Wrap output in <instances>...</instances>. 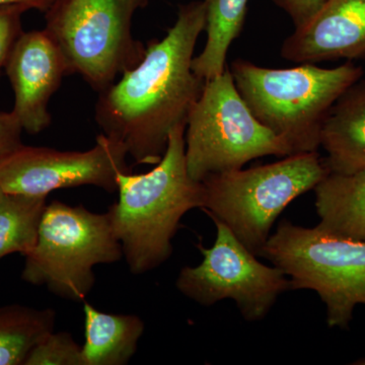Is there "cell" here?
I'll use <instances>...</instances> for the list:
<instances>
[{
  "mask_svg": "<svg viewBox=\"0 0 365 365\" xmlns=\"http://www.w3.org/2000/svg\"><path fill=\"white\" fill-rule=\"evenodd\" d=\"M148 0H56L45 13V31L59 48L68 74L93 90L114 83L145 54L132 35V20Z\"/></svg>",
  "mask_w": 365,
  "mask_h": 365,
  "instance_id": "5b68a950",
  "label": "cell"
},
{
  "mask_svg": "<svg viewBox=\"0 0 365 365\" xmlns=\"http://www.w3.org/2000/svg\"><path fill=\"white\" fill-rule=\"evenodd\" d=\"M317 151L279 162L210 175L202 181L201 208L225 225L259 256L278 216L297 197L314 190L329 174Z\"/></svg>",
  "mask_w": 365,
  "mask_h": 365,
  "instance_id": "277c9868",
  "label": "cell"
},
{
  "mask_svg": "<svg viewBox=\"0 0 365 365\" xmlns=\"http://www.w3.org/2000/svg\"><path fill=\"white\" fill-rule=\"evenodd\" d=\"M47 196L0 193V260L14 253L26 257L36 246Z\"/></svg>",
  "mask_w": 365,
  "mask_h": 365,
  "instance_id": "ac0fdd59",
  "label": "cell"
},
{
  "mask_svg": "<svg viewBox=\"0 0 365 365\" xmlns=\"http://www.w3.org/2000/svg\"><path fill=\"white\" fill-rule=\"evenodd\" d=\"M122 257L108 212L53 201L43 213L36 246L25 257L21 278L63 299L83 300L95 284L93 268Z\"/></svg>",
  "mask_w": 365,
  "mask_h": 365,
  "instance_id": "ba28073f",
  "label": "cell"
},
{
  "mask_svg": "<svg viewBox=\"0 0 365 365\" xmlns=\"http://www.w3.org/2000/svg\"><path fill=\"white\" fill-rule=\"evenodd\" d=\"M203 0L180 6L176 23L146 47L141 61L101 91L96 120L105 135L123 144L137 165L160 162L170 131L187 124L205 81L194 72L197 40L205 31Z\"/></svg>",
  "mask_w": 365,
  "mask_h": 365,
  "instance_id": "6da1fadb",
  "label": "cell"
},
{
  "mask_svg": "<svg viewBox=\"0 0 365 365\" xmlns=\"http://www.w3.org/2000/svg\"><path fill=\"white\" fill-rule=\"evenodd\" d=\"M56 0H0V6H21L26 11H36L46 13Z\"/></svg>",
  "mask_w": 365,
  "mask_h": 365,
  "instance_id": "603a6c76",
  "label": "cell"
},
{
  "mask_svg": "<svg viewBox=\"0 0 365 365\" xmlns=\"http://www.w3.org/2000/svg\"><path fill=\"white\" fill-rule=\"evenodd\" d=\"M259 256L282 270L292 289L319 294L330 328H349L355 307L365 304V242L283 220Z\"/></svg>",
  "mask_w": 365,
  "mask_h": 365,
  "instance_id": "8992f818",
  "label": "cell"
},
{
  "mask_svg": "<svg viewBox=\"0 0 365 365\" xmlns=\"http://www.w3.org/2000/svg\"><path fill=\"white\" fill-rule=\"evenodd\" d=\"M274 1L289 14L297 28L304 25L312 16L318 13L326 0H274Z\"/></svg>",
  "mask_w": 365,
  "mask_h": 365,
  "instance_id": "7402d4cb",
  "label": "cell"
},
{
  "mask_svg": "<svg viewBox=\"0 0 365 365\" xmlns=\"http://www.w3.org/2000/svg\"><path fill=\"white\" fill-rule=\"evenodd\" d=\"M329 172L353 174L365 170V81L350 86L331 108L321 129Z\"/></svg>",
  "mask_w": 365,
  "mask_h": 365,
  "instance_id": "4fadbf2b",
  "label": "cell"
},
{
  "mask_svg": "<svg viewBox=\"0 0 365 365\" xmlns=\"http://www.w3.org/2000/svg\"><path fill=\"white\" fill-rule=\"evenodd\" d=\"M186 124L170 131L165 155L145 174L120 173L119 200L108 211L131 273L158 268L173 253L182 216L202 208V182L190 177L185 157Z\"/></svg>",
  "mask_w": 365,
  "mask_h": 365,
  "instance_id": "7a4b0ae2",
  "label": "cell"
},
{
  "mask_svg": "<svg viewBox=\"0 0 365 365\" xmlns=\"http://www.w3.org/2000/svg\"><path fill=\"white\" fill-rule=\"evenodd\" d=\"M314 191L318 227L365 242V170L347 175L329 173Z\"/></svg>",
  "mask_w": 365,
  "mask_h": 365,
  "instance_id": "5bb4252c",
  "label": "cell"
},
{
  "mask_svg": "<svg viewBox=\"0 0 365 365\" xmlns=\"http://www.w3.org/2000/svg\"><path fill=\"white\" fill-rule=\"evenodd\" d=\"M4 69L14 93L11 112L21 128L33 135L44 131L51 124L50 100L68 74L59 48L44 30L24 32Z\"/></svg>",
  "mask_w": 365,
  "mask_h": 365,
  "instance_id": "8fae6325",
  "label": "cell"
},
{
  "mask_svg": "<svg viewBox=\"0 0 365 365\" xmlns=\"http://www.w3.org/2000/svg\"><path fill=\"white\" fill-rule=\"evenodd\" d=\"M283 58L316 64L365 56V0H326L283 42Z\"/></svg>",
  "mask_w": 365,
  "mask_h": 365,
  "instance_id": "7c38bea8",
  "label": "cell"
},
{
  "mask_svg": "<svg viewBox=\"0 0 365 365\" xmlns=\"http://www.w3.org/2000/svg\"><path fill=\"white\" fill-rule=\"evenodd\" d=\"M228 67L250 111L282 138L294 155L318 150L327 115L364 74L352 62L334 68L304 63L273 69L235 60Z\"/></svg>",
  "mask_w": 365,
  "mask_h": 365,
  "instance_id": "3957f363",
  "label": "cell"
},
{
  "mask_svg": "<svg viewBox=\"0 0 365 365\" xmlns=\"http://www.w3.org/2000/svg\"><path fill=\"white\" fill-rule=\"evenodd\" d=\"M123 144L104 133L86 151H59L21 144L0 160V190L6 193L47 196L55 190L98 187L117 191V176L131 173Z\"/></svg>",
  "mask_w": 365,
  "mask_h": 365,
  "instance_id": "30bf717a",
  "label": "cell"
},
{
  "mask_svg": "<svg viewBox=\"0 0 365 365\" xmlns=\"http://www.w3.org/2000/svg\"><path fill=\"white\" fill-rule=\"evenodd\" d=\"M83 365H124L137 350L144 332L143 319L135 314L104 313L86 302Z\"/></svg>",
  "mask_w": 365,
  "mask_h": 365,
  "instance_id": "9a60e30c",
  "label": "cell"
},
{
  "mask_svg": "<svg viewBox=\"0 0 365 365\" xmlns=\"http://www.w3.org/2000/svg\"><path fill=\"white\" fill-rule=\"evenodd\" d=\"M1 192H2L1 190H0V193H1Z\"/></svg>",
  "mask_w": 365,
  "mask_h": 365,
  "instance_id": "d4e9b609",
  "label": "cell"
},
{
  "mask_svg": "<svg viewBox=\"0 0 365 365\" xmlns=\"http://www.w3.org/2000/svg\"><path fill=\"white\" fill-rule=\"evenodd\" d=\"M212 220L215 244L210 248L197 245L203 260L195 267L186 266L180 271L177 288L201 306L232 299L246 321H261L278 297L292 289L289 278L276 266L262 264L225 223Z\"/></svg>",
  "mask_w": 365,
  "mask_h": 365,
  "instance_id": "9c48e42d",
  "label": "cell"
},
{
  "mask_svg": "<svg viewBox=\"0 0 365 365\" xmlns=\"http://www.w3.org/2000/svg\"><path fill=\"white\" fill-rule=\"evenodd\" d=\"M55 322L51 309L0 307V365H25L34 347L54 331Z\"/></svg>",
  "mask_w": 365,
  "mask_h": 365,
  "instance_id": "e0dca14e",
  "label": "cell"
},
{
  "mask_svg": "<svg viewBox=\"0 0 365 365\" xmlns=\"http://www.w3.org/2000/svg\"><path fill=\"white\" fill-rule=\"evenodd\" d=\"M23 131L13 112H0V160L23 144Z\"/></svg>",
  "mask_w": 365,
  "mask_h": 365,
  "instance_id": "44dd1931",
  "label": "cell"
},
{
  "mask_svg": "<svg viewBox=\"0 0 365 365\" xmlns=\"http://www.w3.org/2000/svg\"><path fill=\"white\" fill-rule=\"evenodd\" d=\"M205 4L207 35L205 47L194 57L193 71L208 81L220 76L227 68L230 45L241 34L249 0H203Z\"/></svg>",
  "mask_w": 365,
  "mask_h": 365,
  "instance_id": "2e32d148",
  "label": "cell"
},
{
  "mask_svg": "<svg viewBox=\"0 0 365 365\" xmlns=\"http://www.w3.org/2000/svg\"><path fill=\"white\" fill-rule=\"evenodd\" d=\"M26 11L21 6H0V74L14 44L24 33L21 16Z\"/></svg>",
  "mask_w": 365,
  "mask_h": 365,
  "instance_id": "ffe728a7",
  "label": "cell"
},
{
  "mask_svg": "<svg viewBox=\"0 0 365 365\" xmlns=\"http://www.w3.org/2000/svg\"><path fill=\"white\" fill-rule=\"evenodd\" d=\"M25 365H83L81 346L71 334L53 331L34 347Z\"/></svg>",
  "mask_w": 365,
  "mask_h": 365,
  "instance_id": "d6986e66",
  "label": "cell"
},
{
  "mask_svg": "<svg viewBox=\"0 0 365 365\" xmlns=\"http://www.w3.org/2000/svg\"><path fill=\"white\" fill-rule=\"evenodd\" d=\"M365 364V360L364 362H359V364Z\"/></svg>",
  "mask_w": 365,
  "mask_h": 365,
  "instance_id": "cb8c5ba5",
  "label": "cell"
},
{
  "mask_svg": "<svg viewBox=\"0 0 365 365\" xmlns=\"http://www.w3.org/2000/svg\"><path fill=\"white\" fill-rule=\"evenodd\" d=\"M292 155L289 145L250 111L230 67L205 81L185 130V157L192 179L202 182L210 175L242 169L257 158Z\"/></svg>",
  "mask_w": 365,
  "mask_h": 365,
  "instance_id": "52a82bcc",
  "label": "cell"
}]
</instances>
